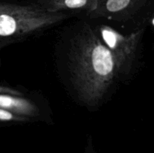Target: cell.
<instances>
[{"label":"cell","instance_id":"6da1fadb","mask_svg":"<svg viewBox=\"0 0 154 153\" xmlns=\"http://www.w3.org/2000/svg\"><path fill=\"white\" fill-rule=\"evenodd\" d=\"M67 64L78 99L92 107L102 103L119 75L111 51L89 26L71 39Z\"/></svg>","mask_w":154,"mask_h":153},{"label":"cell","instance_id":"3957f363","mask_svg":"<svg viewBox=\"0 0 154 153\" xmlns=\"http://www.w3.org/2000/svg\"><path fill=\"white\" fill-rule=\"evenodd\" d=\"M99 37L114 57L119 75L130 73L136 58L137 49L142 30H138L127 36L123 35L108 26L99 27Z\"/></svg>","mask_w":154,"mask_h":153},{"label":"cell","instance_id":"52a82bcc","mask_svg":"<svg viewBox=\"0 0 154 153\" xmlns=\"http://www.w3.org/2000/svg\"><path fill=\"white\" fill-rule=\"evenodd\" d=\"M29 120V118L17 115L7 110L0 108V121L3 122H26Z\"/></svg>","mask_w":154,"mask_h":153},{"label":"cell","instance_id":"277c9868","mask_svg":"<svg viewBox=\"0 0 154 153\" xmlns=\"http://www.w3.org/2000/svg\"><path fill=\"white\" fill-rule=\"evenodd\" d=\"M0 108L29 118L39 115L38 106L32 100L21 97V94L0 92Z\"/></svg>","mask_w":154,"mask_h":153},{"label":"cell","instance_id":"ba28073f","mask_svg":"<svg viewBox=\"0 0 154 153\" xmlns=\"http://www.w3.org/2000/svg\"><path fill=\"white\" fill-rule=\"evenodd\" d=\"M17 6V4H5V3H0V15L14 10Z\"/></svg>","mask_w":154,"mask_h":153},{"label":"cell","instance_id":"8992f818","mask_svg":"<svg viewBox=\"0 0 154 153\" xmlns=\"http://www.w3.org/2000/svg\"><path fill=\"white\" fill-rule=\"evenodd\" d=\"M134 0H105L103 3H98V7L102 6L104 11L109 14H117L124 11L133 4Z\"/></svg>","mask_w":154,"mask_h":153},{"label":"cell","instance_id":"7a4b0ae2","mask_svg":"<svg viewBox=\"0 0 154 153\" xmlns=\"http://www.w3.org/2000/svg\"><path fill=\"white\" fill-rule=\"evenodd\" d=\"M63 12L51 13L36 4L20 5L0 15V38L18 40L66 18Z\"/></svg>","mask_w":154,"mask_h":153},{"label":"cell","instance_id":"5b68a950","mask_svg":"<svg viewBox=\"0 0 154 153\" xmlns=\"http://www.w3.org/2000/svg\"><path fill=\"white\" fill-rule=\"evenodd\" d=\"M35 4L51 13L62 10H86L92 14L98 6V0H38Z\"/></svg>","mask_w":154,"mask_h":153}]
</instances>
